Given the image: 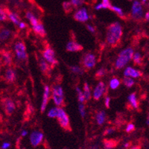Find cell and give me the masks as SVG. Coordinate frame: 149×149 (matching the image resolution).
Instances as JSON below:
<instances>
[{
	"label": "cell",
	"instance_id": "cell-27",
	"mask_svg": "<svg viewBox=\"0 0 149 149\" xmlns=\"http://www.w3.org/2000/svg\"><path fill=\"white\" fill-rule=\"evenodd\" d=\"M120 85V81L118 78H113L110 80V87L112 90H116L119 86Z\"/></svg>",
	"mask_w": 149,
	"mask_h": 149
},
{
	"label": "cell",
	"instance_id": "cell-36",
	"mask_svg": "<svg viewBox=\"0 0 149 149\" xmlns=\"http://www.w3.org/2000/svg\"><path fill=\"white\" fill-rule=\"evenodd\" d=\"M85 2V0H71V3L72 4L74 8H78L84 5Z\"/></svg>",
	"mask_w": 149,
	"mask_h": 149
},
{
	"label": "cell",
	"instance_id": "cell-53",
	"mask_svg": "<svg viewBox=\"0 0 149 149\" xmlns=\"http://www.w3.org/2000/svg\"><path fill=\"white\" fill-rule=\"evenodd\" d=\"M142 1H143V2H146L147 0H142Z\"/></svg>",
	"mask_w": 149,
	"mask_h": 149
},
{
	"label": "cell",
	"instance_id": "cell-11",
	"mask_svg": "<svg viewBox=\"0 0 149 149\" xmlns=\"http://www.w3.org/2000/svg\"><path fill=\"white\" fill-rule=\"evenodd\" d=\"M74 19L78 22H84L89 19L88 13L86 11V9L84 8L79 9L75 12L74 14Z\"/></svg>",
	"mask_w": 149,
	"mask_h": 149
},
{
	"label": "cell",
	"instance_id": "cell-12",
	"mask_svg": "<svg viewBox=\"0 0 149 149\" xmlns=\"http://www.w3.org/2000/svg\"><path fill=\"white\" fill-rule=\"evenodd\" d=\"M105 90V84H104V82L101 81L97 84V86H95L94 92H93V98L95 100L98 101L101 98V97L102 96V95L104 94V92Z\"/></svg>",
	"mask_w": 149,
	"mask_h": 149
},
{
	"label": "cell",
	"instance_id": "cell-38",
	"mask_svg": "<svg viewBox=\"0 0 149 149\" xmlns=\"http://www.w3.org/2000/svg\"><path fill=\"white\" fill-rule=\"evenodd\" d=\"M78 109H79L80 114L82 118H84L85 116V107L84 105L83 104V103H80L79 106H78Z\"/></svg>",
	"mask_w": 149,
	"mask_h": 149
},
{
	"label": "cell",
	"instance_id": "cell-23",
	"mask_svg": "<svg viewBox=\"0 0 149 149\" xmlns=\"http://www.w3.org/2000/svg\"><path fill=\"white\" fill-rule=\"evenodd\" d=\"M8 18L10 21L14 24L17 25V26H19V23L21 22L20 19H19V17L17 15L14 13H12V12H8Z\"/></svg>",
	"mask_w": 149,
	"mask_h": 149
},
{
	"label": "cell",
	"instance_id": "cell-45",
	"mask_svg": "<svg viewBox=\"0 0 149 149\" xmlns=\"http://www.w3.org/2000/svg\"><path fill=\"white\" fill-rule=\"evenodd\" d=\"M10 146V143H8V142H4L3 144H2V149H7V148H8Z\"/></svg>",
	"mask_w": 149,
	"mask_h": 149
},
{
	"label": "cell",
	"instance_id": "cell-37",
	"mask_svg": "<svg viewBox=\"0 0 149 149\" xmlns=\"http://www.w3.org/2000/svg\"><path fill=\"white\" fill-rule=\"evenodd\" d=\"M8 17V16L7 12L5 11L4 9L0 8V21L7 20Z\"/></svg>",
	"mask_w": 149,
	"mask_h": 149
},
{
	"label": "cell",
	"instance_id": "cell-54",
	"mask_svg": "<svg viewBox=\"0 0 149 149\" xmlns=\"http://www.w3.org/2000/svg\"><path fill=\"white\" fill-rule=\"evenodd\" d=\"M63 149H68V148H63Z\"/></svg>",
	"mask_w": 149,
	"mask_h": 149
},
{
	"label": "cell",
	"instance_id": "cell-33",
	"mask_svg": "<svg viewBox=\"0 0 149 149\" xmlns=\"http://www.w3.org/2000/svg\"><path fill=\"white\" fill-rule=\"evenodd\" d=\"M133 59H134V63L136 65H141L142 63V56L139 53L136 52L134 54V57H133Z\"/></svg>",
	"mask_w": 149,
	"mask_h": 149
},
{
	"label": "cell",
	"instance_id": "cell-6",
	"mask_svg": "<svg viewBox=\"0 0 149 149\" xmlns=\"http://www.w3.org/2000/svg\"><path fill=\"white\" fill-rule=\"evenodd\" d=\"M14 51H15L17 59L19 61H25L28 58L26 45L22 41H18L16 42L14 45Z\"/></svg>",
	"mask_w": 149,
	"mask_h": 149
},
{
	"label": "cell",
	"instance_id": "cell-28",
	"mask_svg": "<svg viewBox=\"0 0 149 149\" xmlns=\"http://www.w3.org/2000/svg\"><path fill=\"white\" fill-rule=\"evenodd\" d=\"M110 10H112L113 11H114L116 14H117V15L119 16V17H121L122 19H125V14H124V12L122 11V8L119 7H116V6H112L110 7Z\"/></svg>",
	"mask_w": 149,
	"mask_h": 149
},
{
	"label": "cell",
	"instance_id": "cell-18",
	"mask_svg": "<svg viewBox=\"0 0 149 149\" xmlns=\"http://www.w3.org/2000/svg\"><path fill=\"white\" fill-rule=\"evenodd\" d=\"M128 102L130 103V106L132 108L136 109L138 108L139 106V103H138L137 98H136V93H131L128 96Z\"/></svg>",
	"mask_w": 149,
	"mask_h": 149
},
{
	"label": "cell",
	"instance_id": "cell-25",
	"mask_svg": "<svg viewBox=\"0 0 149 149\" xmlns=\"http://www.w3.org/2000/svg\"><path fill=\"white\" fill-rule=\"evenodd\" d=\"M84 95L86 100H90L91 98V93H90V86L87 82H85L84 84Z\"/></svg>",
	"mask_w": 149,
	"mask_h": 149
},
{
	"label": "cell",
	"instance_id": "cell-24",
	"mask_svg": "<svg viewBox=\"0 0 149 149\" xmlns=\"http://www.w3.org/2000/svg\"><path fill=\"white\" fill-rule=\"evenodd\" d=\"M2 58L4 60V63L6 65H10L12 63V54L9 52H4Z\"/></svg>",
	"mask_w": 149,
	"mask_h": 149
},
{
	"label": "cell",
	"instance_id": "cell-9",
	"mask_svg": "<svg viewBox=\"0 0 149 149\" xmlns=\"http://www.w3.org/2000/svg\"><path fill=\"white\" fill-rule=\"evenodd\" d=\"M43 139V134L40 131L34 130L30 135V142L33 147H37Z\"/></svg>",
	"mask_w": 149,
	"mask_h": 149
},
{
	"label": "cell",
	"instance_id": "cell-13",
	"mask_svg": "<svg viewBox=\"0 0 149 149\" xmlns=\"http://www.w3.org/2000/svg\"><path fill=\"white\" fill-rule=\"evenodd\" d=\"M49 96H50V89L48 85H46L44 86V92H43V96H42V104L40 107L41 113L46 110V106L48 104V102L49 100Z\"/></svg>",
	"mask_w": 149,
	"mask_h": 149
},
{
	"label": "cell",
	"instance_id": "cell-3",
	"mask_svg": "<svg viewBox=\"0 0 149 149\" xmlns=\"http://www.w3.org/2000/svg\"><path fill=\"white\" fill-rule=\"evenodd\" d=\"M58 122H59L60 125L63 129L67 131H71V125H70V121L69 119L67 113H66L65 110L61 107L58 108V114L57 116Z\"/></svg>",
	"mask_w": 149,
	"mask_h": 149
},
{
	"label": "cell",
	"instance_id": "cell-52",
	"mask_svg": "<svg viewBox=\"0 0 149 149\" xmlns=\"http://www.w3.org/2000/svg\"><path fill=\"white\" fill-rule=\"evenodd\" d=\"M147 125L149 126V115L148 116V119H147Z\"/></svg>",
	"mask_w": 149,
	"mask_h": 149
},
{
	"label": "cell",
	"instance_id": "cell-32",
	"mask_svg": "<svg viewBox=\"0 0 149 149\" xmlns=\"http://www.w3.org/2000/svg\"><path fill=\"white\" fill-rule=\"evenodd\" d=\"M58 107H53V108L50 109V110L48 113V116L49 118H57L58 114Z\"/></svg>",
	"mask_w": 149,
	"mask_h": 149
},
{
	"label": "cell",
	"instance_id": "cell-51",
	"mask_svg": "<svg viewBox=\"0 0 149 149\" xmlns=\"http://www.w3.org/2000/svg\"><path fill=\"white\" fill-rule=\"evenodd\" d=\"M88 149H97V146H93V147L90 148H88Z\"/></svg>",
	"mask_w": 149,
	"mask_h": 149
},
{
	"label": "cell",
	"instance_id": "cell-16",
	"mask_svg": "<svg viewBox=\"0 0 149 149\" xmlns=\"http://www.w3.org/2000/svg\"><path fill=\"white\" fill-rule=\"evenodd\" d=\"M39 65L41 72H42L45 75H49V74H50V72H51L50 66H49V65L47 63V61L43 58V57L40 58Z\"/></svg>",
	"mask_w": 149,
	"mask_h": 149
},
{
	"label": "cell",
	"instance_id": "cell-55",
	"mask_svg": "<svg viewBox=\"0 0 149 149\" xmlns=\"http://www.w3.org/2000/svg\"><path fill=\"white\" fill-rule=\"evenodd\" d=\"M148 6H149V4H148Z\"/></svg>",
	"mask_w": 149,
	"mask_h": 149
},
{
	"label": "cell",
	"instance_id": "cell-19",
	"mask_svg": "<svg viewBox=\"0 0 149 149\" xmlns=\"http://www.w3.org/2000/svg\"><path fill=\"white\" fill-rule=\"evenodd\" d=\"M104 147L105 149H113L117 146L118 142L116 139H104Z\"/></svg>",
	"mask_w": 149,
	"mask_h": 149
},
{
	"label": "cell",
	"instance_id": "cell-31",
	"mask_svg": "<svg viewBox=\"0 0 149 149\" xmlns=\"http://www.w3.org/2000/svg\"><path fill=\"white\" fill-rule=\"evenodd\" d=\"M123 84L125 86L129 88V87H131L134 84V81L130 77L125 76L123 79Z\"/></svg>",
	"mask_w": 149,
	"mask_h": 149
},
{
	"label": "cell",
	"instance_id": "cell-39",
	"mask_svg": "<svg viewBox=\"0 0 149 149\" xmlns=\"http://www.w3.org/2000/svg\"><path fill=\"white\" fill-rule=\"evenodd\" d=\"M135 130V126H134V124H128L126 127V132L127 133H131L133 132L134 130Z\"/></svg>",
	"mask_w": 149,
	"mask_h": 149
},
{
	"label": "cell",
	"instance_id": "cell-26",
	"mask_svg": "<svg viewBox=\"0 0 149 149\" xmlns=\"http://www.w3.org/2000/svg\"><path fill=\"white\" fill-rule=\"evenodd\" d=\"M10 31L8 29H3L0 31V40H6L10 37Z\"/></svg>",
	"mask_w": 149,
	"mask_h": 149
},
{
	"label": "cell",
	"instance_id": "cell-5",
	"mask_svg": "<svg viewBox=\"0 0 149 149\" xmlns=\"http://www.w3.org/2000/svg\"><path fill=\"white\" fill-rule=\"evenodd\" d=\"M42 57L47 61L48 63H50L52 66H54L56 64H58V62L55 58L54 51L49 44L45 46L44 50L42 52Z\"/></svg>",
	"mask_w": 149,
	"mask_h": 149
},
{
	"label": "cell",
	"instance_id": "cell-40",
	"mask_svg": "<svg viewBox=\"0 0 149 149\" xmlns=\"http://www.w3.org/2000/svg\"><path fill=\"white\" fill-rule=\"evenodd\" d=\"M95 9H96V10H101V9H107V8L102 2V3L98 4V5L95 6Z\"/></svg>",
	"mask_w": 149,
	"mask_h": 149
},
{
	"label": "cell",
	"instance_id": "cell-49",
	"mask_svg": "<svg viewBox=\"0 0 149 149\" xmlns=\"http://www.w3.org/2000/svg\"><path fill=\"white\" fill-rule=\"evenodd\" d=\"M28 134V132L27 131H26V130H23V131H22V136H26Z\"/></svg>",
	"mask_w": 149,
	"mask_h": 149
},
{
	"label": "cell",
	"instance_id": "cell-46",
	"mask_svg": "<svg viewBox=\"0 0 149 149\" xmlns=\"http://www.w3.org/2000/svg\"><path fill=\"white\" fill-rule=\"evenodd\" d=\"M19 27L20 28V29H26V27H27V25H26L25 22H21L20 23H19Z\"/></svg>",
	"mask_w": 149,
	"mask_h": 149
},
{
	"label": "cell",
	"instance_id": "cell-44",
	"mask_svg": "<svg viewBox=\"0 0 149 149\" xmlns=\"http://www.w3.org/2000/svg\"><path fill=\"white\" fill-rule=\"evenodd\" d=\"M86 28H87V29L90 31V32H92V33L95 32V28L93 27V26H90V25H87V26H86Z\"/></svg>",
	"mask_w": 149,
	"mask_h": 149
},
{
	"label": "cell",
	"instance_id": "cell-1",
	"mask_svg": "<svg viewBox=\"0 0 149 149\" xmlns=\"http://www.w3.org/2000/svg\"><path fill=\"white\" fill-rule=\"evenodd\" d=\"M123 31L121 24L118 22H113L107 27L106 40L113 47L119 46L121 42Z\"/></svg>",
	"mask_w": 149,
	"mask_h": 149
},
{
	"label": "cell",
	"instance_id": "cell-15",
	"mask_svg": "<svg viewBox=\"0 0 149 149\" xmlns=\"http://www.w3.org/2000/svg\"><path fill=\"white\" fill-rule=\"evenodd\" d=\"M125 76L130 77V78H136L141 77L142 75V73L140 71L136 70H134L132 67H127L124 72Z\"/></svg>",
	"mask_w": 149,
	"mask_h": 149
},
{
	"label": "cell",
	"instance_id": "cell-30",
	"mask_svg": "<svg viewBox=\"0 0 149 149\" xmlns=\"http://www.w3.org/2000/svg\"><path fill=\"white\" fill-rule=\"evenodd\" d=\"M76 91H77V93H78V102H79L80 103H84V102H85V101L86 100V98H85L84 95V93L81 91V90L78 86H77L76 87Z\"/></svg>",
	"mask_w": 149,
	"mask_h": 149
},
{
	"label": "cell",
	"instance_id": "cell-22",
	"mask_svg": "<svg viewBox=\"0 0 149 149\" xmlns=\"http://www.w3.org/2000/svg\"><path fill=\"white\" fill-rule=\"evenodd\" d=\"M26 17L28 19H29V21H30V23L31 24V26H36V25H37V24L40 22L39 20H38L37 18H36L35 16H34V14H33L30 11H28L27 13H26Z\"/></svg>",
	"mask_w": 149,
	"mask_h": 149
},
{
	"label": "cell",
	"instance_id": "cell-47",
	"mask_svg": "<svg viewBox=\"0 0 149 149\" xmlns=\"http://www.w3.org/2000/svg\"><path fill=\"white\" fill-rule=\"evenodd\" d=\"M130 149H141V146H135L130 148Z\"/></svg>",
	"mask_w": 149,
	"mask_h": 149
},
{
	"label": "cell",
	"instance_id": "cell-42",
	"mask_svg": "<svg viewBox=\"0 0 149 149\" xmlns=\"http://www.w3.org/2000/svg\"><path fill=\"white\" fill-rule=\"evenodd\" d=\"M110 97L107 96L106 98H105V100H104V104L107 108H109V107H110Z\"/></svg>",
	"mask_w": 149,
	"mask_h": 149
},
{
	"label": "cell",
	"instance_id": "cell-17",
	"mask_svg": "<svg viewBox=\"0 0 149 149\" xmlns=\"http://www.w3.org/2000/svg\"><path fill=\"white\" fill-rule=\"evenodd\" d=\"M32 27L34 32H35L37 34H38L40 37H44L46 35V30H45L44 29V26H43V25H42L40 22L37 24V25H36V26H32Z\"/></svg>",
	"mask_w": 149,
	"mask_h": 149
},
{
	"label": "cell",
	"instance_id": "cell-8",
	"mask_svg": "<svg viewBox=\"0 0 149 149\" xmlns=\"http://www.w3.org/2000/svg\"><path fill=\"white\" fill-rule=\"evenodd\" d=\"M96 64V58L91 53H86L82 58V66L85 70H90Z\"/></svg>",
	"mask_w": 149,
	"mask_h": 149
},
{
	"label": "cell",
	"instance_id": "cell-50",
	"mask_svg": "<svg viewBox=\"0 0 149 149\" xmlns=\"http://www.w3.org/2000/svg\"><path fill=\"white\" fill-rule=\"evenodd\" d=\"M129 146H130V143H126V144L125 145V148H128Z\"/></svg>",
	"mask_w": 149,
	"mask_h": 149
},
{
	"label": "cell",
	"instance_id": "cell-20",
	"mask_svg": "<svg viewBox=\"0 0 149 149\" xmlns=\"http://www.w3.org/2000/svg\"><path fill=\"white\" fill-rule=\"evenodd\" d=\"M5 78L8 82H14L16 79V73L12 69H8L5 72Z\"/></svg>",
	"mask_w": 149,
	"mask_h": 149
},
{
	"label": "cell",
	"instance_id": "cell-2",
	"mask_svg": "<svg viewBox=\"0 0 149 149\" xmlns=\"http://www.w3.org/2000/svg\"><path fill=\"white\" fill-rule=\"evenodd\" d=\"M134 49L131 48H127L119 53L118 58L116 61L115 67L116 70H120L125 66L128 61L132 59L134 57Z\"/></svg>",
	"mask_w": 149,
	"mask_h": 149
},
{
	"label": "cell",
	"instance_id": "cell-35",
	"mask_svg": "<svg viewBox=\"0 0 149 149\" xmlns=\"http://www.w3.org/2000/svg\"><path fill=\"white\" fill-rule=\"evenodd\" d=\"M105 74H106V70L104 69V68H102V69H100L99 70H98V71L96 72V73H95V78H96V79H99V78L104 76Z\"/></svg>",
	"mask_w": 149,
	"mask_h": 149
},
{
	"label": "cell",
	"instance_id": "cell-7",
	"mask_svg": "<svg viewBox=\"0 0 149 149\" xmlns=\"http://www.w3.org/2000/svg\"><path fill=\"white\" fill-rule=\"evenodd\" d=\"M131 16L134 20L139 21L143 17V9L142 5L138 1H134L131 8Z\"/></svg>",
	"mask_w": 149,
	"mask_h": 149
},
{
	"label": "cell",
	"instance_id": "cell-4",
	"mask_svg": "<svg viewBox=\"0 0 149 149\" xmlns=\"http://www.w3.org/2000/svg\"><path fill=\"white\" fill-rule=\"evenodd\" d=\"M52 98L58 107H62L64 105V94L61 86H55L52 90Z\"/></svg>",
	"mask_w": 149,
	"mask_h": 149
},
{
	"label": "cell",
	"instance_id": "cell-34",
	"mask_svg": "<svg viewBox=\"0 0 149 149\" xmlns=\"http://www.w3.org/2000/svg\"><path fill=\"white\" fill-rule=\"evenodd\" d=\"M70 70H71L73 73H74V74H83V73H84L83 69H81V67H79V66H70Z\"/></svg>",
	"mask_w": 149,
	"mask_h": 149
},
{
	"label": "cell",
	"instance_id": "cell-21",
	"mask_svg": "<svg viewBox=\"0 0 149 149\" xmlns=\"http://www.w3.org/2000/svg\"><path fill=\"white\" fill-rule=\"evenodd\" d=\"M106 113L104 111H99L98 112V113L96 114V122L98 125H102L104 123L105 120H106Z\"/></svg>",
	"mask_w": 149,
	"mask_h": 149
},
{
	"label": "cell",
	"instance_id": "cell-29",
	"mask_svg": "<svg viewBox=\"0 0 149 149\" xmlns=\"http://www.w3.org/2000/svg\"><path fill=\"white\" fill-rule=\"evenodd\" d=\"M73 5L71 2H63V8L66 14H69L70 12H72L73 8Z\"/></svg>",
	"mask_w": 149,
	"mask_h": 149
},
{
	"label": "cell",
	"instance_id": "cell-10",
	"mask_svg": "<svg viewBox=\"0 0 149 149\" xmlns=\"http://www.w3.org/2000/svg\"><path fill=\"white\" fill-rule=\"evenodd\" d=\"M2 106L5 113L7 115H11L15 110V104L10 98H4L2 101Z\"/></svg>",
	"mask_w": 149,
	"mask_h": 149
},
{
	"label": "cell",
	"instance_id": "cell-41",
	"mask_svg": "<svg viewBox=\"0 0 149 149\" xmlns=\"http://www.w3.org/2000/svg\"><path fill=\"white\" fill-rule=\"evenodd\" d=\"M114 130H115V129L113 128V127H110V128H107V130H105L104 134V135H108V134H112V133H113Z\"/></svg>",
	"mask_w": 149,
	"mask_h": 149
},
{
	"label": "cell",
	"instance_id": "cell-43",
	"mask_svg": "<svg viewBox=\"0 0 149 149\" xmlns=\"http://www.w3.org/2000/svg\"><path fill=\"white\" fill-rule=\"evenodd\" d=\"M102 3L107 8H110L111 5L110 3V0H102Z\"/></svg>",
	"mask_w": 149,
	"mask_h": 149
},
{
	"label": "cell",
	"instance_id": "cell-14",
	"mask_svg": "<svg viewBox=\"0 0 149 149\" xmlns=\"http://www.w3.org/2000/svg\"><path fill=\"white\" fill-rule=\"evenodd\" d=\"M66 50L71 52H80L83 49V46L80 45L76 41H70L66 45Z\"/></svg>",
	"mask_w": 149,
	"mask_h": 149
},
{
	"label": "cell",
	"instance_id": "cell-48",
	"mask_svg": "<svg viewBox=\"0 0 149 149\" xmlns=\"http://www.w3.org/2000/svg\"><path fill=\"white\" fill-rule=\"evenodd\" d=\"M146 19L147 21H149V11L146 13Z\"/></svg>",
	"mask_w": 149,
	"mask_h": 149
}]
</instances>
